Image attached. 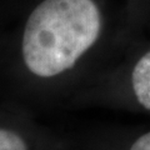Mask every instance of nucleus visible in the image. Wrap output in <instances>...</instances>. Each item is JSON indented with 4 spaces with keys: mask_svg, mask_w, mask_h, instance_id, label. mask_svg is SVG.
Instances as JSON below:
<instances>
[{
    "mask_svg": "<svg viewBox=\"0 0 150 150\" xmlns=\"http://www.w3.org/2000/svg\"><path fill=\"white\" fill-rule=\"evenodd\" d=\"M99 31L100 14L93 0H45L24 29L26 68L40 78L67 71L95 43Z\"/></svg>",
    "mask_w": 150,
    "mask_h": 150,
    "instance_id": "1",
    "label": "nucleus"
},
{
    "mask_svg": "<svg viewBox=\"0 0 150 150\" xmlns=\"http://www.w3.org/2000/svg\"><path fill=\"white\" fill-rule=\"evenodd\" d=\"M131 83L138 101L150 110V51L140 58L135 65Z\"/></svg>",
    "mask_w": 150,
    "mask_h": 150,
    "instance_id": "2",
    "label": "nucleus"
},
{
    "mask_svg": "<svg viewBox=\"0 0 150 150\" xmlns=\"http://www.w3.org/2000/svg\"><path fill=\"white\" fill-rule=\"evenodd\" d=\"M0 150H28V146L19 134L0 128Z\"/></svg>",
    "mask_w": 150,
    "mask_h": 150,
    "instance_id": "3",
    "label": "nucleus"
},
{
    "mask_svg": "<svg viewBox=\"0 0 150 150\" xmlns=\"http://www.w3.org/2000/svg\"><path fill=\"white\" fill-rule=\"evenodd\" d=\"M130 150H150V131L142 135L137 142L131 145Z\"/></svg>",
    "mask_w": 150,
    "mask_h": 150,
    "instance_id": "4",
    "label": "nucleus"
}]
</instances>
